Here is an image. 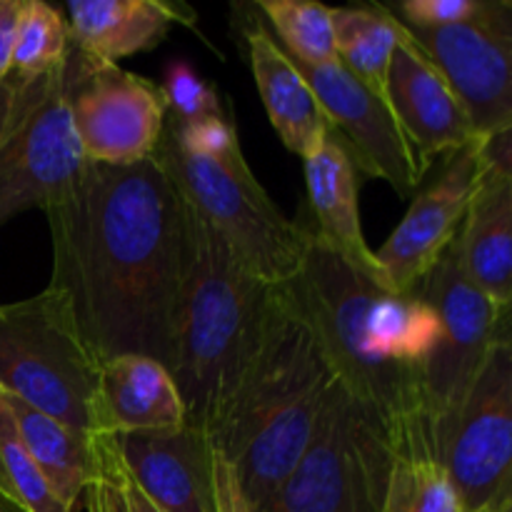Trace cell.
Masks as SVG:
<instances>
[{
    "label": "cell",
    "instance_id": "25",
    "mask_svg": "<svg viewBox=\"0 0 512 512\" xmlns=\"http://www.w3.org/2000/svg\"><path fill=\"white\" fill-rule=\"evenodd\" d=\"M255 10L290 58L308 65L338 60L333 8L315 0H260Z\"/></svg>",
    "mask_w": 512,
    "mask_h": 512
},
{
    "label": "cell",
    "instance_id": "15",
    "mask_svg": "<svg viewBox=\"0 0 512 512\" xmlns=\"http://www.w3.org/2000/svg\"><path fill=\"white\" fill-rule=\"evenodd\" d=\"M125 473L163 512H215V450L203 428L113 435Z\"/></svg>",
    "mask_w": 512,
    "mask_h": 512
},
{
    "label": "cell",
    "instance_id": "22",
    "mask_svg": "<svg viewBox=\"0 0 512 512\" xmlns=\"http://www.w3.org/2000/svg\"><path fill=\"white\" fill-rule=\"evenodd\" d=\"M3 398L13 413L30 458L35 460L53 493L68 508L78 510L83 505L85 490L98 475L93 435L70 428L13 395L3 393Z\"/></svg>",
    "mask_w": 512,
    "mask_h": 512
},
{
    "label": "cell",
    "instance_id": "3",
    "mask_svg": "<svg viewBox=\"0 0 512 512\" xmlns=\"http://www.w3.org/2000/svg\"><path fill=\"white\" fill-rule=\"evenodd\" d=\"M335 373L288 295L273 285L263 340L213 445L258 512L308 448Z\"/></svg>",
    "mask_w": 512,
    "mask_h": 512
},
{
    "label": "cell",
    "instance_id": "4",
    "mask_svg": "<svg viewBox=\"0 0 512 512\" xmlns=\"http://www.w3.org/2000/svg\"><path fill=\"white\" fill-rule=\"evenodd\" d=\"M185 205V273L170 375L188 423L213 438L263 340L273 285Z\"/></svg>",
    "mask_w": 512,
    "mask_h": 512
},
{
    "label": "cell",
    "instance_id": "7",
    "mask_svg": "<svg viewBox=\"0 0 512 512\" xmlns=\"http://www.w3.org/2000/svg\"><path fill=\"white\" fill-rule=\"evenodd\" d=\"M98 370L53 288L0 305V393L93 435Z\"/></svg>",
    "mask_w": 512,
    "mask_h": 512
},
{
    "label": "cell",
    "instance_id": "24",
    "mask_svg": "<svg viewBox=\"0 0 512 512\" xmlns=\"http://www.w3.org/2000/svg\"><path fill=\"white\" fill-rule=\"evenodd\" d=\"M333 25L340 63L385 98L390 63L395 48L405 38L400 20L390 13L388 5H363L333 8Z\"/></svg>",
    "mask_w": 512,
    "mask_h": 512
},
{
    "label": "cell",
    "instance_id": "36",
    "mask_svg": "<svg viewBox=\"0 0 512 512\" xmlns=\"http://www.w3.org/2000/svg\"><path fill=\"white\" fill-rule=\"evenodd\" d=\"M0 512H25V510H20L18 505L10 503V500H5L3 495H0Z\"/></svg>",
    "mask_w": 512,
    "mask_h": 512
},
{
    "label": "cell",
    "instance_id": "34",
    "mask_svg": "<svg viewBox=\"0 0 512 512\" xmlns=\"http://www.w3.org/2000/svg\"><path fill=\"white\" fill-rule=\"evenodd\" d=\"M118 480H120V490H123L125 510L128 512H163L160 508H155V505L150 503L143 493H140L138 485L128 478L123 463H120V455H118Z\"/></svg>",
    "mask_w": 512,
    "mask_h": 512
},
{
    "label": "cell",
    "instance_id": "30",
    "mask_svg": "<svg viewBox=\"0 0 512 512\" xmlns=\"http://www.w3.org/2000/svg\"><path fill=\"white\" fill-rule=\"evenodd\" d=\"M50 75L35 80H20L10 75L5 83H0V148H3L8 135L15 130V125L20 123V118L28 113L30 105L40 98Z\"/></svg>",
    "mask_w": 512,
    "mask_h": 512
},
{
    "label": "cell",
    "instance_id": "26",
    "mask_svg": "<svg viewBox=\"0 0 512 512\" xmlns=\"http://www.w3.org/2000/svg\"><path fill=\"white\" fill-rule=\"evenodd\" d=\"M70 48L73 40L63 13L43 0H23L13 53V78L35 80L55 73L68 60Z\"/></svg>",
    "mask_w": 512,
    "mask_h": 512
},
{
    "label": "cell",
    "instance_id": "21",
    "mask_svg": "<svg viewBox=\"0 0 512 512\" xmlns=\"http://www.w3.org/2000/svg\"><path fill=\"white\" fill-rule=\"evenodd\" d=\"M465 275L498 308L512 300V180L480 170L458 233Z\"/></svg>",
    "mask_w": 512,
    "mask_h": 512
},
{
    "label": "cell",
    "instance_id": "1",
    "mask_svg": "<svg viewBox=\"0 0 512 512\" xmlns=\"http://www.w3.org/2000/svg\"><path fill=\"white\" fill-rule=\"evenodd\" d=\"M185 198L158 160L88 163L45 210L53 288L98 363L145 355L175 363L185 273Z\"/></svg>",
    "mask_w": 512,
    "mask_h": 512
},
{
    "label": "cell",
    "instance_id": "20",
    "mask_svg": "<svg viewBox=\"0 0 512 512\" xmlns=\"http://www.w3.org/2000/svg\"><path fill=\"white\" fill-rule=\"evenodd\" d=\"M65 13L73 48L115 65L158 48L175 23L193 25V10L168 0H70Z\"/></svg>",
    "mask_w": 512,
    "mask_h": 512
},
{
    "label": "cell",
    "instance_id": "11",
    "mask_svg": "<svg viewBox=\"0 0 512 512\" xmlns=\"http://www.w3.org/2000/svg\"><path fill=\"white\" fill-rule=\"evenodd\" d=\"M403 28L445 75L478 138L512 123V0H478L463 25Z\"/></svg>",
    "mask_w": 512,
    "mask_h": 512
},
{
    "label": "cell",
    "instance_id": "23",
    "mask_svg": "<svg viewBox=\"0 0 512 512\" xmlns=\"http://www.w3.org/2000/svg\"><path fill=\"white\" fill-rule=\"evenodd\" d=\"M395 465L383 512H465L440 460L430 425L418 420L395 435Z\"/></svg>",
    "mask_w": 512,
    "mask_h": 512
},
{
    "label": "cell",
    "instance_id": "2",
    "mask_svg": "<svg viewBox=\"0 0 512 512\" xmlns=\"http://www.w3.org/2000/svg\"><path fill=\"white\" fill-rule=\"evenodd\" d=\"M278 288L315 333L335 380L373 408L393 438L425 420L420 373L440 338L428 300L358 273L313 235L300 273Z\"/></svg>",
    "mask_w": 512,
    "mask_h": 512
},
{
    "label": "cell",
    "instance_id": "8",
    "mask_svg": "<svg viewBox=\"0 0 512 512\" xmlns=\"http://www.w3.org/2000/svg\"><path fill=\"white\" fill-rule=\"evenodd\" d=\"M410 290L428 300L440 320V338L420 373L423 413L440 455L465 393L493 345L498 305L465 275L458 238L450 243L435 268Z\"/></svg>",
    "mask_w": 512,
    "mask_h": 512
},
{
    "label": "cell",
    "instance_id": "9",
    "mask_svg": "<svg viewBox=\"0 0 512 512\" xmlns=\"http://www.w3.org/2000/svg\"><path fill=\"white\" fill-rule=\"evenodd\" d=\"M65 70L70 120L88 163L133 165L153 158L168 103L153 80L70 48Z\"/></svg>",
    "mask_w": 512,
    "mask_h": 512
},
{
    "label": "cell",
    "instance_id": "6",
    "mask_svg": "<svg viewBox=\"0 0 512 512\" xmlns=\"http://www.w3.org/2000/svg\"><path fill=\"white\" fill-rule=\"evenodd\" d=\"M393 465L388 423L335 380L308 448L258 512H383Z\"/></svg>",
    "mask_w": 512,
    "mask_h": 512
},
{
    "label": "cell",
    "instance_id": "12",
    "mask_svg": "<svg viewBox=\"0 0 512 512\" xmlns=\"http://www.w3.org/2000/svg\"><path fill=\"white\" fill-rule=\"evenodd\" d=\"M85 168L88 160L70 120L65 70L58 68L0 148V228L25 210L53 208Z\"/></svg>",
    "mask_w": 512,
    "mask_h": 512
},
{
    "label": "cell",
    "instance_id": "28",
    "mask_svg": "<svg viewBox=\"0 0 512 512\" xmlns=\"http://www.w3.org/2000/svg\"><path fill=\"white\" fill-rule=\"evenodd\" d=\"M168 103V118L180 125H195L210 118H225L220 95L188 63H170L160 85Z\"/></svg>",
    "mask_w": 512,
    "mask_h": 512
},
{
    "label": "cell",
    "instance_id": "32",
    "mask_svg": "<svg viewBox=\"0 0 512 512\" xmlns=\"http://www.w3.org/2000/svg\"><path fill=\"white\" fill-rule=\"evenodd\" d=\"M480 150V165L485 170L503 175L512 180V123L505 125L503 130L485 135L478 143Z\"/></svg>",
    "mask_w": 512,
    "mask_h": 512
},
{
    "label": "cell",
    "instance_id": "31",
    "mask_svg": "<svg viewBox=\"0 0 512 512\" xmlns=\"http://www.w3.org/2000/svg\"><path fill=\"white\" fill-rule=\"evenodd\" d=\"M215 512H253L245 500L233 465L220 453L215 455Z\"/></svg>",
    "mask_w": 512,
    "mask_h": 512
},
{
    "label": "cell",
    "instance_id": "29",
    "mask_svg": "<svg viewBox=\"0 0 512 512\" xmlns=\"http://www.w3.org/2000/svg\"><path fill=\"white\" fill-rule=\"evenodd\" d=\"M98 475L85 490V512H128L118 480V448L113 435H93Z\"/></svg>",
    "mask_w": 512,
    "mask_h": 512
},
{
    "label": "cell",
    "instance_id": "35",
    "mask_svg": "<svg viewBox=\"0 0 512 512\" xmlns=\"http://www.w3.org/2000/svg\"><path fill=\"white\" fill-rule=\"evenodd\" d=\"M495 340H512V300L503 308H498V318H495L493 343Z\"/></svg>",
    "mask_w": 512,
    "mask_h": 512
},
{
    "label": "cell",
    "instance_id": "5",
    "mask_svg": "<svg viewBox=\"0 0 512 512\" xmlns=\"http://www.w3.org/2000/svg\"><path fill=\"white\" fill-rule=\"evenodd\" d=\"M153 158L260 280L278 288L300 273L308 228L285 218L260 185L228 118L195 125L168 118Z\"/></svg>",
    "mask_w": 512,
    "mask_h": 512
},
{
    "label": "cell",
    "instance_id": "17",
    "mask_svg": "<svg viewBox=\"0 0 512 512\" xmlns=\"http://www.w3.org/2000/svg\"><path fill=\"white\" fill-rule=\"evenodd\" d=\"M308 208L313 213L310 230L320 245L333 250L350 268L378 283L388 285L385 270L380 268L375 250L365 240L360 223V173L348 145L330 130L318 148L303 158ZM390 288V285H388Z\"/></svg>",
    "mask_w": 512,
    "mask_h": 512
},
{
    "label": "cell",
    "instance_id": "37",
    "mask_svg": "<svg viewBox=\"0 0 512 512\" xmlns=\"http://www.w3.org/2000/svg\"><path fill=\"white\" fill-rule=\"evenodd\" d=\"M500 512H512V498L508 500V503L503 505V510H500Z\"/></svg>",
    "mask_w": 512,
    "mask_h": 512
},
{
    "label": "cell",
    "instance_id": "19",
    "mask_svg": "<svg viewBox=\"0 0 512 512\" xmlns=\"http://www.w3.org/2000/svg\"><path fill=\"white\" fill-rule=\"evenodd\" d=\"M188 423L173 375L145 355H118L98 370L93 435H125Z\"/></svg>",
    "mask_w": 512,
    "mask_h": 512
},
{
    "label": "cell",
    "instance_id": "33",
    "mask_svg": "<svg viewBox=\"0 0 512 512\" xmlns=\"http://www.w3.org/2000/svg\"><path fill=\"white\" fill-rule=\"evenodd\" d=\"M20 10H23V0H0V83H5L13 75Z\"/></svg>",
    "mask_w": 512,
    "mask_h": 512
},
{
    "label": "cell",
    "instance_id": "14",
    "mask_svg": "<svg viewBox=\"0 0 512 512\" xmlns=\"http://www.w3.org/2000/svg\"><path fill=\"white\" fill-rule=\"evenodd\" d=\"M480 140L445 155V163L415 190L410 208L390 238L375 250L388 285L408 293L435 268L460 233L480 178Z\"/></svg>",
    "mask_w": 512,
    "mask_h": 512
},
{
    "label": "cell",
    "instance_id": "27",
    "mask_svg": "<svg viewBox=\"0 0 512 512\" xmlns=\"http://www.w3.org/2000/svg\"><path fill=\"white\" fill-rule=\"evenodd\" d=\"M0 495L25 512H75L63 503L25 448L13 413L0 393Z\"/></svg>",
    "mask_w": 512,
    "mask_h": 512
},
{
    "label": "cell",
    "instance_id": "18",
    "mask_svg": "<svg viewBox=\"0 0 512 512\" xmlns=\"http://www.w3.org/2000/svg\"><path fill=\"white\" fill-rule=\"evenodd\" d=\"M243 13L240 33L248 45L250 70H253L270 125L290 153L308 158L333 128L310 85L265 28L255 5H245Z\"/></svg>",
    "mask_w": 512,
    "mask_h": 512
},
{
    "label": "cell",
    "instance_id": "10",
    "mask_svg": "<svg viewBox=\"0 0 512 512\" xmlns=\"http://www.w3.org/2000/svg\"><path fill=\"white\" fill-rule=\"evenodd\" d=\"M465 512L512 498V340H495L440 448Z\"/></svg>",
    "mask_w": 512,
    "mask_h": 512
},
{
    "label": "cell",
    "instance_id": "13",
    "mask_svg": "<svg viewBox=\"0 0 512 512\" xmlns=\"http://www.w3.org/2000/svg\"><path fill=\"white\" fill-rule=\"evenodd\" d=\"M290 63L310 85L330 128L348 145L360 173L385 180L400 198H413L425 173L383 95L368 88L340 60L308 65L290 58Z\"/></svg>",
    "mask_w": 512,
    "mask_h": 512
},
{
    "label": "cell",
    "instance_id": "16",
    "mask_svg": "<svg viewBox=\"0 0 512 512\" xmlns=\"http://www.w3.org/2000/svg\"><path fill=\"white\" fill-rule=\"evenodd\" d=\"M385 103L393 110L425 175L433 168L435 158L480 140L445 75L430 63L428 55L408 38V33L395 48L390 63Z\"/></svg>",
    "mask_w": 512,
    "mask_h": 512
}]
</instances>
